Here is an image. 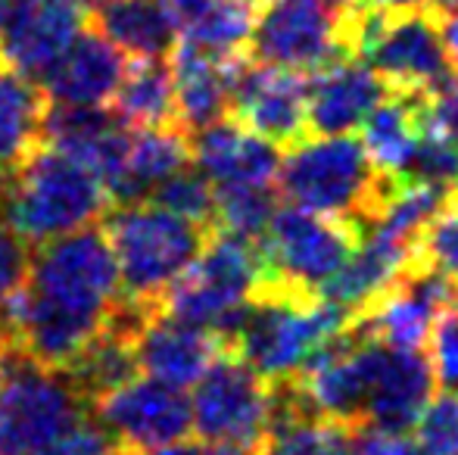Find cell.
I'll use <instances>...</instances> for the list:
<instances>
[{"label":"cell","instance_id":"6da1fadb","mask_svg":"<svg viewBox=\"0 0 458 455\" xmlns=\"http://www.w3.org/2000/svg\"><path fill=\"white\" fill-rule=\"evenodd\" d=\"M119 299V265L94 222L35 247L29 281L0 309V328L35 362L63 371L106 328Z\"/></svg>","mask_w":458,"mask_h":455},{"label":"cell","instance_id":"7a4b0ae2","mask_svg":"<svg viewBox=\"0 0 458 455\" xmlns=\"http://www.w3.org/2000/svg\"><path fill=\"white\" fill-rule=\"evenodd\" d=\"M399 178L380 175L352 134L302 138L281 153L275 188L290 206L334 219L368 222L396 194Z\"/></svg>","mask_w":458,"mask_h":455},{"label":"cell","instance_id":"3957f363","mask_svg":"<svg viewBox=\"0 0 458 455\" xmlns=\"http://www.w3.org/2000/svg\"><path fill=\"white\" fill-rule=\"evenodd\" d=\"M103 181L69 153L38 144L29 156L6 169L0 190V219L16 228L31 247L94 225L109 213Z\"/></svg>","mask_w":458,"mask_h":455},{"label":"cell","instance_id":"277c9868","mask_svg":"<svg viewBox=\"0 0 458 455\" xmlns=\"http://www.w3.org/2000/svg\"><path fill=\"white\" fill-rule=\"evenodd\" d=\"M350 312L327 299L262 281L250 297L228 350L268 383L290 381L334 334L350 324Z\"/></svg>","mask_w":458,"mask_h":455},{"label":"cell","instance_id":"5b68a950","mask_svg":"<svg viewBox=\"0 0 458 455\" xmlns=\"http://www.w3.org/2000/svg\"><path fill=\"white\" fill-rule=\"evenodd\" d=\"M266 278L259 243L212 231L199 256L159 297V312L216 334L228 350L250 297Z\"/></svg>","mask_w":458,"mask_h":455},{"label":"cell","instance_id":"8992f818","mask_svg":"<svg viewBox=\"0 0 458 455\" xmlns=\"http://www.w3.org/2000/svg\"><path fill=\"white\" fill-rule=\"evenodd\" d=\"M100 228L119 265L122 299L134 306H157L212 234V228L187 222L150 200L109 206Z\"/></svg>","mask_w":458,"mask_h":455},{"label":"cell","instance_id":"52a82bcc","mask_svg":"<svg viewBox=\"0 0 458 455\" xmlns=\"http://www.w3.org/2000/svg\"><path fill=\"white\" fill-rule=\"evenodd\" d=\"M85 412L66 371L35 362L16 343L0 350V455H41Z\"/></svg>","mask_w":458,"mask_h":455},{"label":"cell","instance_id":"ba28073f","mask_svg":"<svg viewBox=\"0 0 458 455\" xmlns=\"http://www.w3.org/2000/svg\"><path fill=\"white\" fill-rule=\"evenodd\" d=\"M362 225L350 219L309 213L300 206H277L266 234L259 237V253L266 262V278L287 291L318 297V291L344 268L352 256Z\"/></svg>","mask_w":458,"mask_h":455},{"label":"cell","instance_id":"9c48e42d","mask_svg":"<svg viewBox=\"0 0 458 455\" xmlns=\"http://www.w3.org/2000/svg\"><path fill=\"white\" fill-rule=\"evenodd\" d=\"M352 0H262L250 31V56L268 66L315 72L350 50Z\"/></svg>","mask_w":458,"mask_h":455},{"label":"cell","instance_id":"30bf717a","mask_svg":"<svg viewBox=\"0 0 458 455\" xmlns=\"http://www.w3.org/2000/svg\"><path fill=\"white\" fill-rule=\"evenodd\" d=\"M191 421L206 443L253 452L272 421V383L225 350L193 383Z\"/></svg>","mask_w":458,"mask_h":455},{"label":"cell","instance_id":"8fae6325","mask_svg":"<svg viewBox=\"0 0 458 455\" xmlns=\"http://www.w3.org/2000/svg\"><path fill=\"white\" fill-rule=\"evenodd\" d=\"M88 412L113 434V440L128 455H153L182 443L193 431L191 400L178 387L157 377H131L94 400Z\"/></svg>","mask_w":458,"mask_h":455},{"label":"cell","instance_id":"7c38bea8","mask_svg":"<svg viewBox=\"0 0 458 455\" xmlns=\"http://www.w3.org/2000/svg\"><path fill=\"white\" fill-rule=\"evenodd\" d=\"M85 29L88 13L75 0H0V66L44 81Z\"/></svg>","mask_w":458,"mask_h":455},{"label":"cell","instance_id":"4fadbf2b","mask_svg":"<svg viewBox=\"0 0 458 455\" xmlns=\"http://www.w3.org/2000/svg\"><path fill=\"white\" fill-rule=\"evenodd\" d=\"M362 324V322H359ZM362 371H365V402L359 425L411 431L418 415L437 393L434 371L424 350H396L362 337Z\"/></svg>","mask_w":458,"mask_h":455},{"label":"cell","instance_id":"5bb4252c","mask_svg":"<svg viewBox=\"0 0 458 455\" xmlns=\"http://www.w3.org/2000/svg\"><path fill=\"white\" fill-rule=\"evenodd\" d=\"M309 79L293 69L243 60L231 91V119L277 147L306 138Z\"/></svg>","mask_w":458,"mask_h":455},{"label":"cell","instance_id":"9a60e30c","mask_svg":"<svg viewBox=\"0 0 458 455\" xmlns=\"http://www.w3.org/2000/svg\"><path fill=\"white\" fill-rule=\"evenodd\" d=\"M386 94L390 88L368 60L344 54L309 79L306 125L315 134H352Z\"/></svg>","mask_w":458,"mask_h":455},{"label":"cell","instance_id":"2e32d148","mask_svg":"<svg viewBox=\"0 0 458 455\" xmlns=\"http://www.w3.org/2000/svg\"><path fill=\"white\" fill-rule=\"evenodd\" d=\"M191 163L203 172L212 190L275 184L281 150L272 140L259 138L237 119L225 115L191 134Z\"/></svg>","mask_w":458,"mask_h":455},{"label":"cell","instance_id":"e0dca14e","mask_svg":"<svg viewBox=\"0 0 458 455\" xmlns=\"http://www.w3.org/2000/svg\"><path fill=\"white\" fill-rule=\"evenodd\" d=\"M138 368L147 377L184 390L203 377V371L225 352V343L203 328H193L165 312L150 309L134 331Z\"/></svg>","mask_w":458,"mask_h":455},{"label":"cell","instance_id":"ac0fdd59","mask_svg":"<svg viewBox=\"0 0 458 455\" xmlns=\"http://www.w3.org/2000/svg\"><path fill=\"white\" fill-rule=\"evenodd\" d=\"M172 88H175V122L187 134L212 125L231 113L237 69L247 56H218L187 41L172 47Z\"/></svg>","mask_w":458,"mask_h":455},{"label":"cell","instance_id":"d6986e66","mask_svg":"<svg viewBox=\"0 0 458 455\" xmlns=\"http://www.w3.org/2000/svg\"><path fill=\"white\" fill-rule=\"evenodd\" d=\"M125 54L106 41L100 31L88 29L69 44L54 69L44 75L41 91L50 104L63 106H109L122 75H125Z\"/></svg>","mask_w":458,"mask_h":455},{"label":"cell","instance_id":"ffe728a7","mask_svg":"<svg viewBox=\"0 0 458 455\" xmlns=\"http://www.w3.org/2000/svg\"><path fill=\"white\" fill-rule=\"evenodd\" d=\"M253 455H356L352 425L315 415L300 383H272V421Z\"/></svg>","mask_w":458,"mask_h":455},{"label":"cell","instance_id":"44dd1931","mask_svg":"<svg viewBox=\"0 0 458 455\" xmlns=\"http://www.w3.org/2000/svg\"><path fill=\"white\" fill-rule=\"evenodd\" d=\"M187 163H191V134L184 128H131L119 175L109 184V200L113 206L147 200L163 178Z\"/></svg>","mask_w":458,"mask_h":455},{"label":"cell","instance_id":"7402d4cb","mask_svg":"<svg viewBox=\"0 0 458 455\" xmlns=\"http://www.w3.org/2000/svg\"><path fill=\"white\" fill-rule=\"evenodd\" d=\"M88 22L134 60H163L178 44V25L165 0H100Z\"/></svg>","mask_w":458,"mask_h":455},{"label":"cell","instance_id":"603a6c76","mask_svg":"<svg viewBox=\"0 0 458 455\" xmlns=\"http://www.w3.org/2000/svg\"><path fill=\"white\" fill-rule=\"evenodd\" d=\"M362 147L368 159L380 175H393L405 181L409 165L418 153L424 134L421 122V97L411 94H386L362 122Z\"/></svg>","mask_w":458,"mask_h":455},{"label":"cell","instance_id":"cb8c5ba5","mask_svg":"<svg viewBox=\"0 0 458 455\" xmlns=\"http://www.w3.org/2000/svg\"><path fill=\"white\" fill-rule=\"evenodd\" d=\"M109 110L131 128H165L175 122L172 69L163 60H134L125 66Z\"/></svg>","mask_w":458,"mask_h":455},{"label":"cell","instance_id":"d4e9b609","mask_svg":"<svg viewBox=\"0 0 458 455\" xmlns=\"http://www.w3.org/2000/svg\"><path fill=\"white\" fill-rule=\"evenodd\" d=\"M47 94L38 81L0 66V169H13L41 144Z\"/></svg>","mask_w":458,"mask_h":455},{"label":"cell","instance_id":"484cf974","mask_svg":"<svg viewBox=\"0 0 458 455\" xmlns=\"http://www.w3.org/2000/svg\"><path fill=\"white\" fill-rule=\"evenodd\" d=\"M277 209L275 184H247V188H218L216 190V231L256 240L266 234Z\"/></svg>","mask_w":458,"mask_h":455},{"label":"cell","instance_id":"4316f807","mask_svg":"<svg viewBox=\"0 0 458 455\" xmlns=\"http://www.w3.org/2000/svg\"><path fill=\"white\" fill-rule=\"evenodd\" d=\"M147 200L182 215L187 222H197V225L216 231V190L193 163H187L178 172H172L169 178H163L150 190Z\"/></svg>","mask_w":458,"mask_h":455},{"label":"cell","instance_id":"83f0119b","mask_svg":"<svg viewBox=\"0 0 458 455\" xmlns=\"http://www.w3.org/2000/svg\"><path fill=\"white\" fill-rule=\"evenodd\" d=\"M415 265H428L458 284V194L424 225L415 247Z\"/></svg>","mask_w":458,"mask_h":455},{"label":"cell","instance_id":"f1b7e54d","mask_svg":"<svg viewBox=\"0 0 458 455\" xmlns=\"http://www.w3.org/2000/svg\"><path fill=\"white\" fill-rule=\"evenodd\" d=\"M424 455H458V390L434 393L411 427Z\"/></svg>","mask_w":458,"mask_h":455},{"label":"cell","instance_id":"f546056e","mask_svg":"<svg viewBox=\"0 0 458 455\" xmlns=\"http://www.w3.org/2000/svg\"><path fill=\"white\" fill-rule=\"evenodd\" d=\"M428 362L437 387L458 390V303L443 306L428 334Z\"/></svg>","mask_w":458,"mask_h":455},{"label":"cell","instance_id":"4dcf8cb0","mask_svg":"<svg viewBox=\"0 0 458 455\" xmlns=\"http://www.w3.org/2000/svg\"><path fill=\"white\" fill-rule=\"evenodd\" d=\"M31 253H35V247L0 219V309L16 293H22L25 281H29Z\"/></svg>","mask_w":458,"mask_h":455},{"label":"cell","instance_id":"1f68e13d","mask_svg":"<svg viewBox=\"0 0 458 455\" xmlns=\"http://www.w3.org/2000/svg\"><path fill=\"white\" fill-rule=\"evenodd\" d=\"M41 455H128V452L115 443L113 434H109L106 427L94 418V415L85 412L75 425H69Z\"/></svg>","mask_w":458,"mask_h":455},{"label":"cell","instance_id":"d6a6232c","mask_svg":"<svg viewBox=\"0 0 458 455\" xmlns=\"http://www.w3.org/2000/svg\"><path fill=\"white\" fill-rule=\"evenodd\" d=\"M352 452L356 455H424L411 431H393L377 425H352Z\"/></svg>","mask_w":458,"mask_h":455},{"label":"cell","instance_id":"836d02e7","mask_svg":"<svg viewBox=\"0 0 458 455\" xmlns=\"http://www.w3.org/2000/svg\"><path fill=\"white\" fill-rule=\"evenodd\" d=\"M421 122L428 131H437L443 138L458 144V81L449 79L428 97H421Z\"/></svg>","mask_w":458,"mask_h":455},{"label":"cell","instance_id":"e575fe53","mask_svg":"<svg viewBox=\"0 0 458 455\" xmlns=\"http://www.w3.org/2000/svg\"><path fill=\"white\" fill-rule=\"evenodd\" d=\"M440 35H443V47H446L449 69H453V79L458 81V13L440 16Z\"/></svg>","mask_w":458,"mask_h":455},{"label":"cell","instance_id":"d590c367","mask_svg":"<svg viewBox=\"0 0 458 455\" xmlns=\"http://www.w3.org/2000/svg\"><path fill=\"white\" fill-rule=\"evenodd\" d=\"M424 6H428L437 19L446 16V13H458V0H428Z\"/></svg>","mask_w":458,"mask_h":455},{"label":"cell","instance_id":"8d00e7d4","mask_svg":"<svg viewBox=\"0 0 458 455\" xmlns=\"http://www.w3.org/2000/svg\"><path fill=\"white\" fill-rule=\"evenodd\" d=\"M75 4H81V6H88V4H91V6H97V4H100V0H75Z\"/></svg>","mask_w":458,"mask_h":455},{"label":"cell","instance_id":"74e56055","mask_svg":"<svg viewBox=\"0 0 458 455\" xmlns=\"http://www.w3.org/2000/svg\"><path fill=\"white\" fill-rule=\"evenodd\" d=\"M4 178H6V169H0V190H4Z\"/></svg>","mask_w":458,"mask_h":455},{"label":"cell","instance_id":"f35d334b","mask_svg":"<svg viewBox=\"0 0 458 455\" xmlns=\"http://www.w3.org/2000/svg\"><path fill=\"white\" fill-rule=\"evenodd\" d=\"M455 194H458V178H455Z\"/></svg>","mask_w":458,"mask_h":455}]
</instances>
